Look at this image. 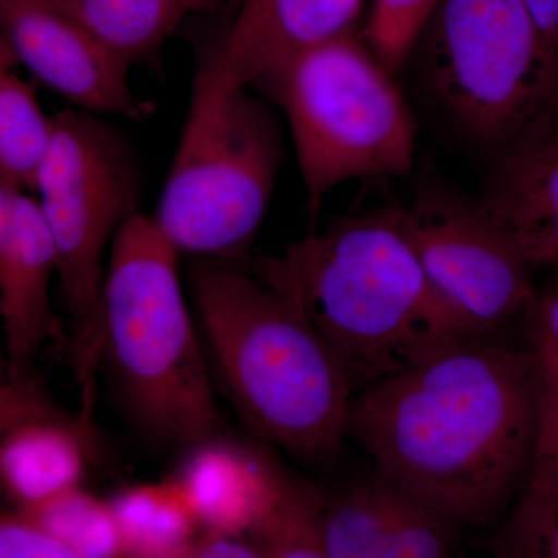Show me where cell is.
Here are the masks:
<instances>
[{
	"label": "cell",
	"instance_id": "obj_1",
	"mask_svg": "<svg viewBox=\"0 0 558 558\" xmlns=\"http://www.w3.org/2000/svg\"><path fill=\"white\" fill-rule=\"evenodd\" d=\"M461 341L355 395L348 436L376 475L458 529L502 519L534 464L543 377L532 348Z\"/></svg>",
	"mask_w": 558,
	"mask_h": 558
},
{
	"label": "cell",
	"instance_id": "obj_2",
	"mask_svg": "<svg viewBox=\"0 0 558 558\" xmlns=\"http://www.w3.org/2000/svg\"><path fill=\"white\" fill-rule=\"evenodd\" d=\"M244 264L310 319L357 392L480 339L433 289L392 208L336 220Z\"/></svg>",
	"mask_w": 558,
	"mask_h": 558
},
{
	"label": "cell",
	"instance_id": "obj_3",
	"mask_svg": "<svg viewBox=\"0 0 558 558\" xmlns=\"http://www.w3.org/2000/svg\"><path fill=\"white\" fill-rule=\"evenodd\" d=\"M190 286L209 357L242 418L301 461L336 458L357 391L328 341L244 263L199 260Z\"/></svg>",
	"mask_w": 558,
	"mask_h": 558
},
{
	"label": "cell",
	"instance_id": "obj_4",
	"mask_svg": "<svg viewBox=\"0 0 558 558\" xmlns=\"http://www.w3.org/2000/svg\"><path fill=\"white\" fill-rule=\"evenodd\" d=\"M100 365L124 416L156 442L193 447L226 428L179 275V252L148 216L109 250Z\"/></svg>",
	"mask_w": 558,
	"mask_h": 558
},
{
	"label": "cell",
	"instance_id": "obj_5",
	"mask_svg": "<svg viewBox=\"0 0 558 558\" xmlns=\"http://www.w3.org/2000/svg\"><path fill=\"white\" fill-rule=\"evenodd\" d=\"M252 86L288 121L312 216L340 183L413 168L416 120L395 73L359 33L303 51Z\"/></svg>",
	"mask_w": 558,
	"mask_h": 558
},
{
	"label": "cell",
	"instance_id": "obj_6",
	"mask_svg": "<svg viewBox=\"0 0 558 558\" xmlns=\"http://www.w3.org/2000/svg\"><path fill=\"white\" fill-rule=\"evenodd\" d=\"M417 49L436 116L484 159H498L558 116V75L523 0H439Z\"/></svg>",
	"mask_w": 558,
	"mask_h": 558
},
{
	"label": "cell",
	"instance_id": "obj_7",
	"mask_svg": "<svg viewBox=\"0 0 558 558\" xmlns=\"http://www.w3.org/2000/svg\"><path fill=\"white\" fill-rule=\"evenodd\" d=\"M284 159L277 116L248 87L194 80L189 119L154 222L179 253L244 263Z\"/></svg>",
	"mask_w": 558,
	"mask_h": 558
},
{
	"label": "cell",
	"instance_id": "obj_8",
	"mask_svg": "<svg viewBox=\"0 0 558 558\" xmlns=\"http://www.w3.org/2000/svg\"><path fill=\"white\" fill-rule=\"evenodd\" d=\"M36 193L58 255V279L70 318L69 352L81 384L100 365L106 252L140 215V172L119 132L86 110H62Z\"/></svg>",
	"mask_w": 558,
	"mask_h": 558
},
{
	"label": "cell",
	"instance_id": "obj_9",
	"mask_svg": "<svg viewBox=\"0 0 558 558\" xmlns=\"http://www.w3.org/2000/svg\"><path fill=\"white\" fill-rule=\"evenodd\" d=\"M433 289L473 336H494L537 300L531 264L473 197L427 185L391 207Z\"/></svg>",
	"mask_w": 558,
	"mask_h": 558
},
{
	"label": "cell",
	"instance_id": "obj_10",
	"mask_svg": "<svg viewBox=\"0 0 558 558\" xmlns=\"http://www.w3.org/2000/svg\"><path fill=\"white\" fill-rule=\"evenodd\" d=\"M2 69L21 62L51 90L89 113L143 123L153 102L132 90V64L43 0H0Z\"/></svg>",
	"mask_w": 558,
	"mask_h": 558
},
{
	"label": "cell",
	"instance_id": "obj_11",
	"mask_svg": "<svg viewBox=\"0 0 558 558\" xmlns=\"http://www.w3.org/2000/svg\"><path fill=\"white\" fill-rule=\"evenodd\" d=\"M0 388V481L27 510L83 486L94 447L86 421L57 409L35 371L3 374Z\"/></svg>",
	"mask_w": 558,
	"mask_h": 558
},
{
	"label": "cell",
	"instance_id": "obj_12",
	"mask_svg": "<svg viewBox=\"0 0 558 558\" xmlns=\"http://www.w3.org/2000/svg\"><path fill=\"white\" fill-rule=\"evenodd\" d=\"M365 0H236L226 35L196 78L244 89L279 64L357 33Z\"/></svg>",
	"mask_w": 558,
	"mask_h": 558
},
{
	"label": "cell",
	"instance_id": "obj_13",
	"mask_svg": "<svg viewBox=\"0 0 558 558\" xmlns=\"http://www.w3.org/2000/svg\"><path fill=\"white\" fill-rule=\"evenodd\" d=\"M54 275L57 247L38 201L0 186V315L9 373L33 371L46 344L64 340L51 307Z\"/></svg>",
	"mask_w": 558,
	"mask_h": 558
},
{
	"label": "cell",
	"instance_id": "obj_14",
	"mask_svg": "<svg viewBox=\"0 0 558 558\" xmlns=\"http://www.w3.org/2000/svg\"><path fill=\"white\" fill-rule=\"evenodd\" d=\"M473 199L532 269L558 266V116L492 161Z\"/></svg>",
	"mask_w": 558,
	"mask_h": 558
},
{
	"label": "cell",
	"instance_id": "obj_15",
	"mask_svg": "<svg viewBox=\"0 0 558 558\" xmlns=\"http://www.w3.org/2000/svg\"><path fill=\"white\" fill-rule=\"evenodd\" d=\"M284 473L222 436L190 447L179 486L205 534L252 535L277 502Z\"/></svg>",
	"mask_w": 558,
	"mask_h": 558
},
{
	"label": "cell",
	"instance_id": "obj_16",
	"mask_svg": "<svg viewBox=\"0 0 558 558\" xmlns=\"http://www.w3.org/2000/svg\"><path fill=\"white\" fill-rule=\"evenodd\" d=\"M490 558H558V377H543L534 464L501 519Z\"/></svg>",
	"mask_w": 558,
	"mask_h": 558
},
{
	"label": "cell",
	"instance_id": "obj_17",
	"mask_svg": "<svg viewBox=\"0 0 558 558\" xmlns=\"http://www.w3.org/2000/svg\"><path fill=\"white\" fill-rule=\"evenodd\" d=\"M134 64L157 65L161 49L194 13L191 0H43Z\"/></svg>",
	"mask_w": 558,
	"mask_h": 558
},
{
	"label": "cell",
	"instance_id": "obj_18",
	"mask_svg": "<svg viewBox=\"0 0 558 558\" xmlns=\"http://www.w3.org/2000/svg\"><path fill=\"white\" fill-rule=\"evenodd\" d=\"M110 502L124 558H191L204 534L175 480L123 488Z\"/></svg>",
	"mask_w": 558,
	"mask_h": 558
},
{
	"label": "cell",
	"instance_id": "obj_19",
	"mask_svg": "<svg viewBox=\"0 0 558 558\" xmlns=\"http://www.w3.org/2000/svg\"><path fill=\"white\" fill-rule=\"evenodd\" d=\"M399 490L381 480L354 484L323 497L318 538L326 558H380Z\"/></svg>",
	"mask_w": 558,
	"mask_h": 558
},
{
	"label": "cell",
	"instance_id": "obj_20",
	"mask_svg": "<svg viewBox=\"0 0 558 558\" xmlns=\"http://www.w3.org/2000/svg\"><path fill=\"white\" fill-rule=\"evenodd\" d=\"M53 143V120L40 109L35 87L0 73V186L36 191Z\"/></svg>",
	"mask_w": 558,
	"mask_h": 558
},
{
	"label": "cell",
	"instance_id": "obj_21",
	"mask_svg": "<svg viewBox=\"0 0 558 558\" xmlns=\"http://www.w3.org/2000/svg\"><path fill=\"white\" fill-rule=\"evenodd\" d=\"M21 512L61 539L80 558H124L123 537L112 502L95 497L83 486Z\"/></svg>",
	"mask_w": 558,
	"mask_h": 558
},
{
	"label": "cell",
	"instance_id": "obj_22",
	"mask_svg": "<svg viewBox=\"0 0 558 558\" xmlns=\"http://www.w3.org/2000/svg\"><path fill=\"white\" fill-rule=\"evenodd\" d=\"M322 495L284 476L277 502L255 532L267 558H326L318 538Z\"/></svg>",
	"mask_w": 558,
	"mask_h": 558
},
{
	"label": "cell",
	"instance_id": "obj_23",
	"mask_svg": "<svg viewBox=\"0 0 558 558\" xmlns=\"http://www.w3.org/2000/svg\"><path fill=\"white\" fill-rule=\"evenodd\" d=\"M438 3L439 0H374L362 38L395 75L416 50Z\"/></svg>",
	"mask_w": 558,
	"mask_h": 558
},
{
	"label": "cell",
	"instance_id": "obj_24",
	"mask_svg": "<svg viewBox=\"0 0 558 558\" xmlns=\"http://www.w3.org/2000/svg\"><path fill=\"white\" fill-rule=\"evenodd\" d=\"M461 529L399 490L380 558H454Z\"/></svg>",
	"mask_w": 558,
	"mask_h": 558
},
{
	"label": "cell",
	"instance_id": "obj_25",
	"mask_svg": "<svg viewBox=\"0 0 558 558\" xmlns=\"http://www.w3.org/2000/svg\"><path fill=\"white\" fill-rule=\"evenodd\" d=\"M0 558H80L21 510L0 520Z\"/></svg>",
	"mask_w": 558,
	"mask_h": 558
},
{
	"label": "cell",
	"instance_id": "obj_26",
	"mask_svg": "<svg viewBox=\"0 0 558 558\" xmlns=\"http://www.w3.org/2000/svg\"><path fill=\"white\" fill-rule=\"evenodd\" d=\"M526 318L531 348L538 362L558 369V288L537 296Z\"/></svg>",
	"mask_w": 558,
	"mask_h": 558
},
{
	"label": "cell",
	"instance_id": "obj_27",
	"mask_svg": "<svg viewBox=\"0 0 558 558\" xmlns=\"http://www.w3.org/2000/svg\"><path fill=\"white\" fill-rule=\"evenodd\" d=\"M191 558H267L252 535L202 534Z\"/></svg>",
	"mask_w": 558,
	"mask_h": 558
},
{
	"label": "cell",
	"instance_id": "obj_28",
	"mask_svg": "<svg viewBox=\"0 0 558 558\" xmlns=\"http://www.w3.org/2000/svg\"><path fill=\"white\" fill-rule=\"evenodd\" d=\"M546 58L558 75V0H523Z\"/></svg>",
	"mask_w": 558,
	"mask_h": 558
},
{
	"label": "cell",
	"instance_id": "obj_29",
	"mask_svg": "<svg viewBox=\"0 0 558 558\" xmlns=\"http://www.w3.org/2000/svg\"><path fill=\"white\" fill-rule=\"evenodd\" d=\"M194 9L201 13H216V11H223L229 7H234L236 0H191Z\"/></svg>",
	"mask_w": 558,
	"mask_h": 558
}]
</instances>
